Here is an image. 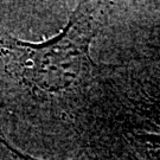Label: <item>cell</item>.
<instances>
[{
	"label": "cell",
	"instance_id": "cell-1",
	"mask_svg": "<svg viewBox=\"0 0 160 160\" xmlns=\"http://www.w3.org/2000/svg\"><path fill=\"white\" fill-rule=\"evenodd\" d=\"M94 25V8L81 4L53 38L33 44L8 37L0 42V55L30 86L44 92H62L74 86L90 62L88 46Z\"/></svg>",
	"mask_w": 160,
	"mask_h": 160
},
{
	"label": "cell",
	"instance_id": "cell-2",
	"mask_svg": "<svg viewBox=\"0 0 160 160\" xmlns=\"http://www.w3.org/2000/svg\"><path fill=\"white\" fill-rule=\"evenodd\" d=\"M0 142L4 146V151L8 154V160H39V159H34V158L30 157V155L24 154L22 152L14 149L11 145L4 139V137L0 138Z\"/></svg>",
	"mask_w": 160,
	"mask_h": 160
}]
</instances>
